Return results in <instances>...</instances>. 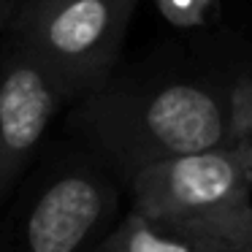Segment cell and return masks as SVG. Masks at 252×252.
Masks as SVG:
<instances>
[{"label": "cell", "instance_id": "cell-9", "mask_svg": "<svg viewBox=\"0 0 252 252\" xmlns=\"http://www.w3.org/2000/svg\"><path fill=\"white\" fill-rule=\"evenodd\" d=\"M25 0H0V30H11Z\"/></svg>", "mask_w": 252, "mask_h": 252}, {"label": "cell", "instance_id": "cell-3", "mask_svg": "<svg viewBox=\"0 0 252 252\" xmlns=\"http://www.w3.org/2000/svg\"><path fill=\"white\" fill-rule=\"evenodd\" d=\"M138 0H25L8 35L57 82L65 100L111 82Z\"/></svg>", "mask_w": 252, "mask_h": 252}, {"label": "cell", "instance_id": "cell-5", "mask_svg": "<svg viewBox=\"0 0 252 252\" xmlns=\"http://www.w3.org/2000/svg\"><path fill=\"white\" fill-rule=\"evenodd\" d=\"M114 190L90 168L65 171L33 201L25 220L28 252H82L106 222Z\"/></svg>", "mask_w": 252, "mask_h": 252}, {"label": "cell", "instance_id": "cell-2", "mask_svg": "<svg viewBox=\"0 0 252 252\" xmlns=\"http://www.w3.org/2000/svg\"><path fill=\"white\" fill-rule=\"evenodd\" d=\"M152 225L217 252H252V176L236 147L163 160L127 176Z\"/></svg>", "mask_w": 252, "mask_h": 252}, {"label": "cell", "instance_id": "cell-4", "mask_svg": "<svg viewBox=\"0 0 252 252\" xmlns=\"http://www.w3.org/2000/svg\"><path fill=\"white\" fill-rule=\"evenodd\" d=\"M65 103L44 65L8 35L0 52V201Z\"/></svg>", "mask_w": 252, "mask_h": 252}, {"label": "cell", "instance_id": "cell-6", "mask_svg": "<svg viewBox=\"0 0 252 252\" xmlns=\"http://www.w3.org/2000/svg\"><path fill=\"white\" fill-rule=\"evenodd\" d=\"M93 252H217V250L187 241L182 236L171 233V230L152 225L141 214L127 212L122 217V222L117 228H111Z\"/></svg>", "mask_w": 252, "mask_h": 252}, {"label": "cell", "instance_id": "cell-7", "mask_svg": "<svg viewBox=\"0 0 252 252\" xmlns=\"http://www.w3.org/2000/svg\"><path fill=\"white\" fill-rule=\"evenodd\" d=\"M230 127L233 147H252V79H239L230 87Z\"/></svg>", "mask_w": 252, "mask_h": 252}, {"label": "cell", "instance_id": "cell-1", "mask_svg": "<svg viewBox=\"0 0 252 252\" xmlns=\"http://www.w3.org/2000/svg\"><path fill=\"white\" fill-rule=\"evenodd\" d=\"M71 120L125 179L163 160L233 147L230 90L203 82H106L76 100Z\"/></svg>", "mask_w": 252, "mask_h": 252}, {"label": "cell", "instance_id": "cell-10", "mask_svg": "<svg viewBox=\"0 0 252 252\" xmlns=\"http://www.w3.org/2000/svg\"><path fill=\"white\" fill-rule=\"evenodd\" d=\"M236 149H239L241 160H244L247 171H250V176H252V147H236Z\"/></svg>", "mask_w": 252, "mask_h": 252}, {"label": "cell", "instance_id": "cell-8", "mask_svg": "<svg viewBox=\"0 0 252 252\" xmlns=\"http://www.w3.org/2000/svg\"><path fill=\"white\" fill-rule=\"evenodd\" d=\"M171 19H176L179 25H190L198 19V11L206 6L209 0H160Z\"/></svg>", "mask_w": 252, "mask_h": 252}]
</instances>
